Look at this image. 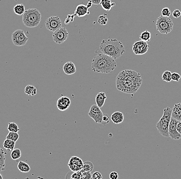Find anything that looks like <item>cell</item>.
I'll return each mask as SVG.
<instances>
[{"instance_id":"cell-43","label":"cell","mask_w":181,"mask_h":179,"mask_svg":"<svg viewBox=\"0 0 181 179\" xmlns=\"http://www.w3.org/2000/svg\"><path fill=\"white\" fill-rule=\"evenodd\" d=\"M176 130L178 133L181 135V121H179L177 126H176Z\"/></svg>"},{"instance_id":"cell-7","label":"cell","mask_w":181,"mask_h":179,"mask_svg":"<svg viewBox=\"0 0 181 179\" xmlns=\"http://www.w3.org/2000/svg\"><path fill=\"white\" fill-rule=\"evenodd\" d=\"M13 44L17 47H22L27 44L28 40L23 30H17L13 32L11 36Z\"/></svg>"},{"instance_id":"cell-2","label":"cell","mask_w":181,"mask_h":179,"mask_svg":"<svg viewBox=\"0 0 181 179\" xmlns=\"http://www.w3.org/2000/svg\"><path fill=\"white\" fill-rule=\"evenodd\" d=\"M116 67L117 64L115 59L103 53L97 54L92 61V69L94 72L111 73Z\"/></svg>"},{"instance_id":"cell-34","label":"cell","mask_w":181,"mask_h":179,"mask_svg":"<svg viewBox=\"0 0 181 179\" xmlns=\"http://www.w3.org/2000/svg\"><path fill=\"white\" fill-rule=\"evenodd\" d=\"M81 175H82V171H75L74 172L73 174L71 176V178L73 179H81Z\"/></svg>"},{"instance_id":"cell-12","label":"cell","mask_w":181,"mask_h":179,"mask_svg":"<svg viewBox=\"0 0 181 179\" xmlns=\"http://www.w3.org/2000/svg\"><path fill=\"white\" fill-rule=\"evenodd\" d=\"M83 165L84 162L82 160L77 156H73L71 157L68 164V168L73 172L81 170Z\"/></svg>"},{"instance_id":"cell-20","label":"cell","mask_w":181,"mask_h":179,"mask_svg":"<svg viewBox=\"0 0 181 179\" xmlns=\"http://www.w3.org/2000/svg\"><path fill=\"white\" fill-rule=\"evenodd\" d=\"M100 5L104 10L109 11L115 6L116 4L114 2H112L111 0H101Z\"/></svg>"},{"instance_id":"cell-37","label":"cell","mask_w":181,"mask_h":179,"mask_svg":"<svg viewBox=\"0 0 181 179\" xmlns=\"http://www.w3.org/2000/svg\"><path fill=\"white\" fill-rule=\"evenodd\" d=\"M110 121V117L107 114H104L102 117V121L101 124L103 125H107Z\"/></svg>"},{"instance_id":"cell-27","label":"cell","mask_w":181,"mask_h":179,"mask_svg":"<svg viewBox=\"0 0 181 179\" xmlns=\"http://www.w3.org/2000/svg\"><path fill=\"white\" fill-rule=\"evenodd\" d=\"M93 169H94L93 164L90 161H86V162H84V165H83L81 171L91 172L92 171H93Z\"/></svg>"},{"instance_id":"cell-15","label":"cell","mask_w":181,"mask_h":179,"mask_svg":"<svg viewBox=\"0 0 181 179\" xmlns=\"http://www.w3.org/2000/svg\"><path fill=\"white\" fill-rule=\"evenodd\" d=\"M74 14L76 15V16L80 18L88 15L90 14V12L88 11V8L87 7V5L81 4L76 7Z\"/></svg>"},{"instance_id":"cell-45","label":"cell","mask_w":181,"mask_h":179,"mask_svg":"<svg viewBox=\"0 0 181 179\" xmlns=\"http://www.w3.org/2000/svg\"><path fill=\"white\" fill-rule=\"evenodd\" d=\"M92 5H93V3H92V2H89V1H88V4H87V7H88V8H91V7H92Z\"/></svg>"},{"instance_id":"cell-35","label":"cell","mask_w":181,"mask_h":179,"mask_svg":"<svg viewBox=\"0 0 181 179\" xmlns=\"http://www.w3.org/2000/svg\"><path fill=\"white\" fill-rule=\"evenodd\" d=\"M162 16H164V17H169L170 15H171V11L169 10V8L168 7H165L162 10Z\"/></svg>"},{"instance_id":"cell-36","label":"cell","mask_w":181,"mask_h":179,"mask_svg":"<svg viewBox=\"0 0 181 179\" xmlns=\"http://www.w3.org/2000/svg\"><path fill=\"white\" fill-rule=\"evenodd\" d=\"M181 79V75L176 72L172 73V80L175 82H179Z\"/></svg>"},{"instance_id":"cell-6","label":"cell","mask_w":181,"mask_h":179,"mask_svg":"<svg viewBox=\"0 0 181 179\" xmlns=\"http://www.w3.org/2000/svg\"><path fill=\"white\" fill-rule=\"evenodd\" d=\"M173 21L170 18L161 15L156 21V29L162 34H168L173 30Z\"/></svg>"},{"instance_id":"cell-33","label":"cell","mask_w":181,"mask_h":179,"mask_svg":"<svg viewBox=\"0 0 181 179\" xmlns=\"http://www.w3.org/2000/svg\"><path fill=\"white\" fill-rule=\"evenodd\" d=\"M92 179V174L91 172L88 171H82L81 179Z\"/></svg>"},{"instance_id":"cell-18","label":"cell","mask_w":181,"mask_h":179,"mask_svg":"<svg viewBox=\"0 0 181 179\" xmlns=\"http://www.w3.org/2000/svg\"><path fill=\"white\" fill-rule=\"evenodd\" d=\"M171 117L181 121V103L175 104L172 111Z\"/></svg>"},{"instance_id":"cell-14","label":"cell","mask_w":181,"mask_h":179,"mask_svg":"<svg viewBox=\"0 0 181 179\" xmlns=\"http://www.w3.org/2000/svg\"><path fill=\"white\" fill-rule=\"evenodd\" d=\"M71 101L68 97H61L58 100L57 102V107L58 109L60 111H65L70 108Z\"/></svg>"},{"instance_id":"cell-30","label":"cell","mask_w":181,"mask_h":179,"mask_svg":"<svg viewBox=\"0 0 181 179\" xmlns=\"http://www.w3.org/2000/svg\"><path fill=\"white\" fill-rule=\"evenodd\" d=\"M19 137H20V136H19L18 133L9 132L7 135L6 136V139H10V140H13L14 142H17L19 139Z\"/></svg>"},{"instance_id":"cell-19","label":"cell","mask_w":181,"mask_h":179,"mask_svg":"<svg viewBox=\"0 0 181 179\" xmlns=\"http://www.w3.org/2000/svg\"><path fill=\"white\" fill-rule=\"evenodd\" d=\"M107 96L104 92H100L96 95L95 98L96 104L100 108H102L105 103V100L107 99Z\"/></svg>"},{"instance_id":"cell-8","label":"cell","mask_w":181,"mask_h":179,"mask_svg":"<svg viewBox=\"0 0 181 179\" xmlns=\"http://www.w3.org/2000/svg\"><path fill=\"white\" fill-rule=\"evenodd\" d=\"M45 27L51 32H54L62 27V21L58 16H53L48 18L45 21Z\"/></svg>"},{"instance_id":"cell-28","label":"cell","mask_w":181,"mask_h":179,"mask_svg":"<svg viewBox=\"0 0 181 179\" xmlns=\"http://www.w3.org/2000/svg\"><path fill=\"white\" fill-rule=\"evenodd\" d=\"M7 130L9 132L17 133H18V132H19L20 130L17 124L15 122H14L8 123Z\"/></svg>"},{"instance_id":"cell-9","label":"cell","mask_w":181,"mask_h":179,"mask_svg":"<svg viewBox=\"0 0 181 179\" xmlns=\"http://www.w3.org/2000/svg\"><path fill=\"white\" fill-rule=\"evenodd\" d=\"M88 115L94 121L95 123L100 124L102 123L104 114L101 110V108L98 107L97 105L93 104L92 105L88 112Z\"/></svg>"},{"instance_id":"cell-40","label":"cell","mask_w":181,"mask_h":179,"mask_svg":"<svg viewBox=\"0 0 181 179\" xmlns=\"http://www.w3.org/2000/svg\"><path fill=\"white\" fill-rule=\"evenodd\" d=\"M181 16V11L178 9L175 10L172 13V16L175 18H179Z\"/></svg>"},{"instance_id":"cell-13","label":"cell","mask_w":181,"mask_h":179,"mask_svg":"<svg viewBox=\"0 0 181 179\" xmlns=\"http://www.w3.org/2000/svg\"><path fill=\"white\" fill-rule=\"evenodd\" d=\"M179 120L171 117L169 125L168 134L169 137L174 140H178L181 139V135L179 134L176 130V126Z\"/></svg>"},{"instance_id":"cell-4","label":"cell","mask_w":181,"mask_h":179,"mask_svg":"<svg viewBox=\"0 0 181 179\" xmlns=\"http://www.w3.org/2000/svg\"><path fill=\"white\" fill-rule=\"evenodd\" d=\"M42 19V15L39 10L31 8L26 10L23 15L22 21L25 27L33 28L39 25Z\"/></svg>"},{"instance_id":"cell-29","label":"cell","mask_w":181,"mask_h":179,"mask_svg":"<svg viewBox=\"0 0 181 179\" xmlns=\"http://www.w3.org/2000/svg\"><path fill=\"white\" fill-rule=\"evenodd\" d=\"M97 22L101 25H105L108 22V18L106 14L100 15L97 19Z\"/></svg>"},{"instance_id":"cell-32","label":"cell","mask_w":181,"mask_h":179,"mask_svg":"<svg viewBox=\"0 0 181 179\" xmlns=\"http://www.w3.org/2000/svg\"><path fill=\"white\" fill-rule=\"evenodd\" d=\"M76 16V15L75 14L68 15L67 18L64 20V23H65V24L68 25L71 22H73L74 20L75 17Z\"/></svg>"},{"instance_id":"cell-44","label":"cell","mask_w":181,"mask_h":179,"mask_svg":"<svg viewBox=\"0 0 181 179\" xmlns=\"http://www.w3.org/2000/svg\"><path fill=\"white\" fill-rule=\"evenodd\" d=\"M101 0H88V1L91 2L94 5H99Z\"/></svg>"},{"instance_id":"cell-17","label":"cell","mask_w":181,"mask_h":179,"mask_svg":"<svg viewBox=\"0 0 181 179\" xmlns=\"http://www.w3.org/2000/svg\"><path fill=\"white\" fill-rule=\"evenodd\" d=\"M111 119L112 121L116 125L122 123L124 120V114L121 112H115L112 114Z\"/></svg>"},{"instance_id":"cell-23","label":"cell","mask_w":181,"mask_h":179,"mask_svg":"<svg viewBox=\"0 0 181 179\" xmlns=\"http://www.w3.org/2000/svg\"><path fill=\"white\" fill-rule=\"evenodd\" d=\"M15 145L16 142L8 139H6L3 143L4 148L8 151H11L14 149Z\"/></svg>"},{"instance_id":"cell-5","label":"cell","mask_w":181,"mask_h":179,"mask_svg":"<svg viewBox=\"0 0 181 179\" xmlns=\"http://www.w3.org/2000/svg\"><path fill=\"white\" fill-rule=\"evenodd\" d=\"M172 111V109L169 107L164 109L162 116L156 124L158 132L164 137H169L168 128L171 118Z\"/></svg>"},{"instance_id":"cell-39","label":"cell","mask_w":181,"mask_h":179,"mask_svg":"<svg viewBox=\"0 0 181 179\" xmlns=\"http://www.w3.org/2000/svg\"><path fill=\"white\" fill-rule=\"evenodd\" d=\"M6 154L5 151H4L3 149L0 147V160L2 161H5L6 160V157H5V154Z\"/></svg>"},{"instance_id":"cell-24","label":"cell","mask_w":181,"mask_h":179,"mask_svg":"<svg viewBox=\"0 0 181 179\" xmlns=\"http://www.w3.org/2000/svg\"><path fill=\"white\" fill-rule=\"evenodd\" d=\"M14 11L17 15H23L25 11V6L23 4H17L14 8Z\"/></svg>"},{"instance_id":"cell-22","label":"cell","mask_w":181,"mask_h":179,"mask_svg":"<svg viewBox=\"0 0 181 179\" xmlns=\"http://www.w3.org/2000/svg\"><path fill=\"white\" fill-rule=\"evenodd\" d=\"M24 92L27 95L34 97L37 93V88L35 87L34 86L28 85L25 87Z\"/></svg>"},{"instance_id":"cell-16","label":"cell","mask_w":181,"mask_h":179,"mask_svg":"<svg viewBox=\"0 0 181 179\" xmlns=\"http://www.w3.org/2000/svg\"><path fill=\"white\" fill-rule=\"evenodd\" d=\"M63 70L66 75H72L76 73V66L73 62H68L63 66Z\"/></svg>"},{"instance_id":"cell-3","label":"cell","mask_w":181,"mask_h":179,"mask_svg":"<svg viewBox=\"0 0 181 179\" xmlns=\"http://www.w3.org/2000/svg\"><path fill=\"white\" fill-rule=\"evenodd\" d=\"M99 50L103 53L116 59L121 58L125 52V49L122 42L114 39L102 40L99 45Z\"/></svg>"},{"instance_id":"cell-31","label":"cell","mask_w":181,"mask_h":179,"mask_svg":"<svg viewBox=\"0 0 181 179\" xmlns=\"http://www.w3.org/2000/svg\"><path fill=\"white\" fill-rule=\"evenodd\" d=\"M162 79L166 82H170L172 81V73L170 71H165L162 75Z\"/></svg>"},{"instance_id":"cell-11","label":"cell","mask_w":181,"mask_h":179,"mask_svg":"<svg viewBox=\"0 0 181 179\" xmlns=\"http://www.w3.org/2000/svg\"><path fill=\"white\" fill-rule=\"evenodd\" d=\"M149 47L147 42L142 40L138 41L133 44L132 51L136 55H142L147 53Z\"/></svg>"},{"instance_id":"cell-41","label":"cell","mask_w":181,"mask_h":179,"mask_svg":"<svg viewBox=\"0 0 181 179\" xmlns=\"http://www.w3.org/2000/svg\"><path fill=\"white\" fill-rule=\"evenodd\" d=\"M110 179H117L118 178V174L116 171H112L109 174Z\"/></svg>"},{"instance_id":"cell-1","label":"cell","mask_w":181,"mask_h":179,"mask_svg":"<svg viewBox=\"0 0 181 179\" xmlns=\"http://www.w3.org/2000/svg\"><path fill=\"white\" fill-rule=\"evenodd\" d=\"M140 73L132 70L120 72L116 78V87L118 91L125 94L136 93L142 84Z\"/></svg>"},{"instance_id":"cell-26","label":"cell","mask_w":181,"mask_h":179,"mask_svg":"<svg viewBox=\"0 0 181 179\" xmlns=\"http://www.w3.org/2000/svg\"><path fill=\"white\" fill-rule=\"evenodd\" d=\"M22 156V152L20 149H14L11 151L10 156L13 160H19Z\"/></svg>"},{"instance_id":"cell-38","label":"cell","mask_w":181,"mask_h":179,"mask_svg":"<svg viewBox=\"0 0 181 179\" xmlns=\"http://www.w3.org/2000/svg\"><path fill=\"white\" fill-rule=\"evenodd\" d=\"M102 178V175L98 171L94 172L92 174V179H101Z\"/></svg>"},{"instance_id":"cell-42","label":"cell","mask_w":181,"mask_h":179,"mask_svg":"<svg viewBox=\"0 0 181 179\" xmlns=\"http://www.w3.org/2000/svg\"><path fill=\"white\" fill-rule=\"evenodd\" d=\"M5 166H6L5 161L0 160V173L5 170Z\"/></svg>"},{"instance_id":"cell-21","label":"cell","mask_w":181,"mask_h":179,"mask_svg":"<svg viewBox=\"0 0 181 179\" xmlns=\"http://www.w3.org/2000/svg\"><path fill=\"white\" fill-rule=\"evenodd\" d=\"M18 169L21 173H27L30 172L31 170V167L26 162L21 160L19 162L17 165Z\"/></svg>"},{"instance_id":"cell-25","label":"cell","mask_w":181,"mask_h":179,"mask_svg":"<svg viewBox=\"0 0 181 179\" xmlns=\"http://www.w3.org/2000/svg\"><path fill=\"white\" fill-rule=\"evenodd\" d=\"M139 38L141 39V40L144 41L146 42H149L150 41L151 38V34L150 32L146 30L141 33L139 36Z\"/></svg>"},{"instance_id":"cell-10","label":"cell","mask_w":181,"mask_h":179,"mask_svg":"<svg viewBox=\"0 0 181 179\" xmlns=\"http://www.w3.org/2000/svg\"><path fill=\"white\" fill-rule=\"evenodd\" d=\"M53 40L56 44H62L67 40L68 37V33L65 28L61 27L53 34Z\"/></svg>"},{"instance_id":"cell-46","label":"cell","mask_w":181,"mask_h":179,"mask_svg":"<svg viewBox=\"0 0 181 179\" xmlns=\"http://www.w3.org/2000/svg\"><path fill=\"white\" fill-rule=\"evenodd\" d=\"M3 179V176H2V174L0 173V179Z\"/></svg>"}]
</instances>
